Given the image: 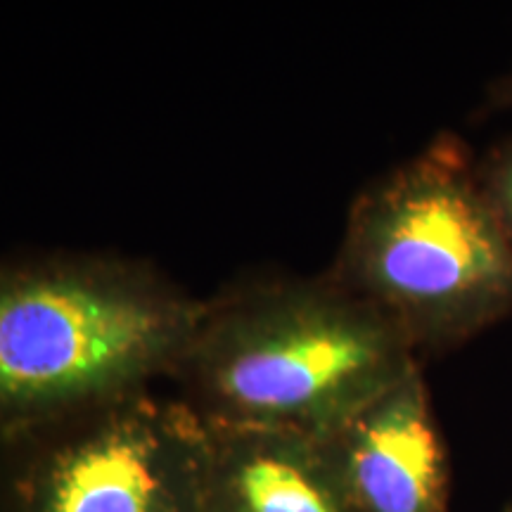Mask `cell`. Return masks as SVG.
Returning <instances> with one entry per match:
<instances>
[{
    "instance_id": "6da1fadb",
    "label": "cell",
    "mask_w": 512,
    "mask_h": 512,
    "mask_svg": "<svg viewBox=\"0 0 512 512\" xmlns=\"http://www.w3.org/2000/svg\"><path fill=\"white\" fill-rule=\"evenodd\" d=\"M418 366L399 330L325 268L202 299L169 377L207 422L328 437Z\"/></svg>"
},
{
    "instance_id": "7a4b0ae2",
    "label": "cell",
    "mask_w": 512,
    "mask_h": 512,
    "mask_svg": "<svg viewBox=\"0 0 512 512\" xmlns=\"http://www.w3.org/2000/svg\"><path fill=\"white\" fill-rule=\"evenodd\" d=\"M200 309L143 259L0 256V437L169 377Z\"/></svg>"
},
{
    "instance_id": "3957f363",
    "label": "cell",
    "mask_w": 512,
    "mask_h": 512,
    "mask_svg": "<svg viewBox=\"0 0 512 512\" xmlns=\"http://www.w3.org/2000/svg\"><path fill=\"white\" fill-rule=\"evenodd\" d=\"M328 273L389 320L420 358L512 316V242L456 133L373 178L351 202Z\"/></svg>"
},
{
    "instance_id": "277c9868",
    "label": "cell",
    "mask_w": 512,
    "mask_h": 512,
    "mask_svg": "<svg viewBox=\"0 0 512 512\" xmlns=\"http://www.w3.org/2000/svg\"><path fill=\"white\" fill-rule=\"evenodd\" d=\"M202 420L138 389L0 437V512H197Z\"/></svg>"
},
{
    "instance_id": "5b68a950",
    "label": "cell",
    "mask_w": 512,
    "mask_h": 512,
    "mask_svg": "<svg viewBox=\"0 0 512 512\" xmlns=\"http://www.w3.org/2000/svg\"><path fill=\"white\" fill-rule=\"evenodd\" d=\"M354 512H446V444L422 366L320 437Z\"/></svg>"
},
{
    "instance_id": "8992f818",
    "label": "cell",
    "mask_w": 512,
    "mask_h": 512,
    "mask_svg": "<svg viewBox=\"0 0 512 512\" xmlns=\"http://www.w3.org/2000/svg\"><path fill=\"white\" fill-rule=\"evenodd\" d=\"M197 512L354 510L320 437L202 420Z\"/></svg>"
},
{
    "instance_id": "52a82bcc",
    "label": "cell",
    "mask_w": 512,
    "mask_h": 512,
    "mask_svg": "<svg viewBox=\"0 0 512 512\" xmlns=\"http://www.w3.org/2000/svg\"><path fill=\"white\" fill-rule=\"evenodd\" d=\"M477 178L498 223L512 242V136L477 157Z\"/></svg>"
},
{
    "instance_id": "ba28073f",
    "label": "cell",
    "mask_w": 512,
    "mask_h": 512,
    "mask_svg": "<svg viewBox=\"0 0 512 512\" xmlns=\"http://www.w3.org/2000/svg\"><path fill=\"white\" fill-rule=\"evenodd\" d=\"M489 102L491 107H512V69L491 86Z\"/></svg>"
},
{
    "instance_id": "9c48e42d",
    "label": "cell",
    "mask_w": 512,
    "mask_h": 512,
    "mask_svg": "<svg viewBox=\"0 0 512 512\" xmlns=\"http://www.w3.org/2000/svg\"><path fill=\"white\" fill-rule=\"evenodd\" d=\"M501 512H512V503H508V505H505V508H503Z\"/></svg>"
}]
</instances>
